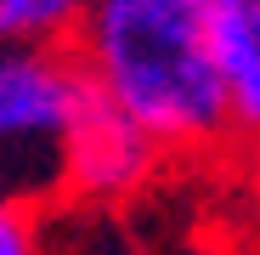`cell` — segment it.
<instances>
[{
	"label": "cell",
	"mask_w": 260,
	"mask_h": 255,
	"mask_svg": "<svg viewBox=\"0 0 260 255\" xmlns=\"http://www.w3.org/2000/svg\"><path fill=\"white\" fill-rule=\"evenodd\" d=\"M68 51L96 102L124 114L158 153L215 148L232 131L204 0H85Z\"/></svg>",
	"instance_id": "6da1fadb"
},
{
	"label": "cell",
	"mask_w": 260,
	"mask_h": 255,
	"mask_svg": "<svg viewBox=\"0 0 260 255\" xmlns=\"http://www.w3.org/2000/svg\"><path fill=\"white\" fill-rule=\"evenodd\" d=\"M91 108L68 46H0V199L34 210L68 193V142Z\"/></svg>",
	"instance_id": "7a4b0ae2"
},
{
	"label": "cell",
	"mask_w": 260,
	"mask_h": 255,
	"mask_svg": "<svg viewBox=\"0 0 260 255\" xmlns=\"http://www.w3.org/2000/svg\"><path fill=\"white\" fill-rule=\"evenodd\" d=\"M249 193L260 204V136H249Z\"/></svg>",
	"instance_id": "52a82bcc"
},
{
	"label": "cell",
	"mask_w": 260,
	"mask_h": 255,
	"mask_svg": "<svg viewBox=\"0 0 260 255\" xmlns=\"http://www.w3.org/2000/svg\"><path fill=\"white\" fill-rule=\"evenodd\" d=\"M158 159H164V153H158L124 114H113V108L96 102L91 114L79 119L74 142H68V193L102 199V204L130 199L136 187L153 182Z\"/></svg>",
	"instance_id": "3957f363"
},
{
	"label": "cell",
	"mask_w": 260,
	"mask_h": 255,
	"mask_svg": "<svg viewBox=\"0 0 260 255\" xmlns=\"http://www.w3.org/2000/svg\"><path fill=\"white\" fill-rule=\"evenodd\" d=\"M204 23L232 131L260 136V0H204Z\"/></svg>",
	"instance_id": "277c9868"
},
{
	"label": "cell",
	"mask_w": 260,
	"mask_h": 255,
	"mask_svg": "<svg viewBox=\"0 0 260 255\" xmlns=\"http://www.w3.org/2000/svg\"><path fill=\"white\" fill-rule=\"evenodd\" d=\"M85 0H0V46H68Z\"/></svg>",
	"instance_id": "5b68a950"
},
{
	"label": "cell",
	"mask_w": 260,
	"mask_h": 255,
	"mask_svg": "<svg viewBox=\"0 0 260 255\" xmlns=\"http://www.w3.org/2000/svg\"><path fill=\"white\" fill-rule=\"evenodd\" d=\"M0 255H40V227L34 210H17L0 199Z\"/></svg>",
	"instance_id": "8992f818"
}]
</instances>
